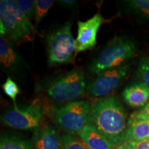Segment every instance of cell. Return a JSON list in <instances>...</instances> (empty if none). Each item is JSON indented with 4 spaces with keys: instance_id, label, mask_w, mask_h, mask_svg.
<instances>
[{
    "instance_id": "1",
    "label": "cell",
    "mask_w": 149,
    "mask_h": 149,
    "mask_svg": "<svg viewBox=\"0 0 149 149\" xmlns=\"http://www.w3.org/2000/svg\"><path fill=\"white\" fill-rule=\"evenodd\" d=\"M126 120V112L117 97L100 98L91 104L89 123L95 126L112 147L127 141Z\"/></svg>"
},
{
    "instance_id": "2",
    "label": "cell",
    "mask_w": 149,
    "mask_h": 149,
    "mask_svg": "<svg viewBox=\"0 0 149 149\" xmlns=\"http://www.w3.org/2000/svg\"><path fill=\"white\" fill-rule=\"evenodd\" d=\"M86 86L83 70L73 69L48 79L44 85V92L54 102L68 103L82 96Z\"/></svg>"
},
{
    "instance_id": "3",
    "label": "cell",
    "mask_w": 149,
    "mask_h": 149,
    "mask_svg": "<svg viewBox=\"0 0 149 149\" xmlns=\"http://www.w3.org/2000/svg\"><path fill=\"white\" fill-rule=\"evenodd\" d=\"M137 55L133 41L124 37H115L111 41L89 66L90 71L97 74L104 70L124 64Z\"/></svg>"
},
{
    "instance_id": "4",
    "label": "cell",
    "mask_w": 149,
    "mask_h": 149,
    "mask_svg": "<svg viewBox=\"0 0 149 149\" xmlns=\"http://www.w3.org/2000/svg\"><path fill=\"white\" fill-rule=\"evenodd\" d=\"M71 22L46 35L48 63L57 66L71 62L76 53L75 40L71 33Z\"/></svg>"
},
{
    "instance_id": "5",
    "label": "cell",
    "mask_w": 149,
    "mask_h": 149,
    "mask_svg": "<svg viewBox=\"0 0 149 149\" xmlns=\"http://www.w3.org/2000/svg\"><path fill=\"white\" fill-rule=\"evenodd\" d=\"M0 19L5 24L7 35L14 42L30 38L36 31L31 20L13 0L0 1Z\"/></svg>"
},
{
    "instance_id": "6",
    "label": "cell",
    "mask_w": 149,
    "mask_h": 149,
    "mask_svg": "<svg viewBox=\"0 0 149 149\" xmlns=\"http://www.w3.org/2000/svg\"><path fill=\"white\" fill-rule=\"evenodd\" d=\"M91 104L88 100L68 102L53 109L56 124L68 133L77 134L89 123Z\"/></svg>"
},
{
    "instance_id": "7",
    "label": "cell",
    "mask_w": 149,
    "mask_h": 149,
    "mask_svg": "<svg viewBox=\"0 0 149 149\" xmlns=\"http://www.w3.org/2000/svg\"><path fill=\"white\" fill-rule=\"evenodd\" d=\"M45 110L42 106L33 104L7 111L1 116V122L8 127L35 131L41 126Z\"/></svg>"
},
{
    "instance_id": "8",
    "label": "cell",
    "mask_w": 149,
    "mask_h": 149,
    "mask_svg": "<svg viewBox=\"0 0 149 149\" xmlns=\"http://www.w3.org/2000/svg\"><path fill=\"white\" fill-rule=\"evenodd\" d=\"M130 70V64H124L104 70L87 84L86 93L95 97H105L118 87Z\"/></svg>"
},
{
    "instance_id": "9",
    "label": "cell",
    "mask_w": 149,
    "mask_h": 149,
    "mask_svg": "<svg viewBox=\"0 0 149 149\" xmlns=\"http://www.w3.org/2000/svg\"><path fill=\"white\" fill-rule=\"evenodd\" d=\"M109 20L104 18L100 12L85 22L78 21L77 35L75 40L76 53H81L95 47L97 35L102 24L107 23Z\"/></svg>"
},
{
    "instance_id": "10",
    "label": "cell",
    "mask_w": 149,
    "mask_h": 149,
    "mask_svg": "<svg viewBox=\"0 0 149 149\" xmlns=\"http://www.w3.org/2000/svg\"><path fill=\"white\" fill-rule=\"evenodd\" d=\"M34 149H62L61 138L51 126H41L33 135Z\"/></svg>"
},
{
    "instance_id": "11",
    "label": "cell",
    "mask_w": 149,
    "mask_h": 149,
    "mask_svg": "<svg viewBox=\"0 0 149 149\" xmlns=\"http://www.w3.org/2000/svg\"><path fill=\"white\" fill-rule=\"evenodd\" d=\"M123 99L132 108L144 107L149 100V88L142 82L128 86L122 93Z\"/></svg>"
},
{
    "instance_id": "12",
    "label": "cell",
    "mask_w": 149,
    "mask_h": 149,
    "mask_svg": "<svg viewBox=\"0 0 149 149\" xmlns=\"http://www.w3.org/2000/svg\"><path fill=\"white\" fill-rule=\"evenodd\" d=\"M126 140H149V121L141 118L133 113L128 120Z\"/></svg>"
},
{
    "instance_id": "13",
    "label": "cell",
    "mask_w": 149,
    "mask_h": 149,
    "mask_svg": "<svg viewBox=\"0 0 149 149\" xmlns=\"http://www.w3.org/2000/svg\"><path fill=\"white\" fill-rule=\"evenodd\" d=\"M77 135L90 149H111L107 139L95 126L88 123Z\"/></svg>"
},
{
    "instance_id": "14",
    "label": "cell",
    "mask_w": 149,
    "mask_h": 149,
    "mask_svg": "<svg viewBox=\"0 0 149 149\" xmlns=\"http://www.w3.org/2000/svg\"><path fill=\"white\" fill-rule=\"evenodd\" d=\"M0 61L7 70H15L22 64L21 57L5 36L0 37Z\"/></svg>"
},
{
    "instance_id": "15",
    "label": "cell",
    "mask_w": 149,
    "mask_h": 149,
    "mask_svg": "<svg viewBox=\"0 0 149 149\" xmlns=\"http://www.w3.org/2000/svg\"><path fill=\"white\" fill-rule=\"evenodd\" d=\"M0 149H34L29 141L13 135H2L0 139Z\"/></svg>"
},
{
    "instance_id": "16",
    "label": "cell",
    "mask_w": 149,
    "mask_h": 149,
    "mask_svg": "<svg viewBox=\"0 0 149 149\" xmlns=\"http://www.w3.org/2000/svg\"><path fill=\"white\" fill-rule=\"evenodd\" d=\"M62 149H90L79 137L71 133H65L61 137Z\"/></svg>"
},
{
    "instance_id": "17",
    "label": "cell",
    "mask_w": 149,
    "mask_h": 149,
    "mask_svg": "<svg viewBox=\"0 0 149 149\" xmlns=\"http://www.w3.org/2000/svg\"><path fill=\"white\" fill-rule=\"evenodd\" d=\"M127 4L130 10L137 15L149 19V0H130Z\"/></svg>"
},
{
    "instance_id": "18",
    "label": "cell",
    "mask_w": 149,
    "mask_h": 149,
    "mask_svg": "<svg viewBox=\"0 0 149 149\" xmlns=\"http://www.w3.org/2000/svg\"><path fill=\"white\" fill-rule=\"evenodd\" d=\"M53 0H36L35 1V26H37L42 19L46 15L48 10L54 4Z\"/></svg>"
},
{
    "instance_id": "19",
    "label": "cell",
    "mask_w": 149,
    "mask_h": 149,
    "mask_svg": "<svg viewBox=\"0 0 149 149\" xmlns=\"http://www.w3.org/2000/svg\"><path fill=\"white\" fill-rule=\"evenodd\" d=\"M137 76L141 82L149 88V56L140 58L137 69Z\"/></svg>"
},
{
    "instance_id": "20",
    "label": "cell",
    "mask_w": 149,
    "mask_h": 149,
    "mask_svg": "<svg viewBox=\"0 0 149 149\" xmlns=\"http://www.w3.org/2000/svg\"><path fill=\"white\" fill-rule=\"evenodd\" d=\"M1 87H2L3 92L6 93V95L13 100L14 103V108H17L18 107L16 104V98L17 96L19 94L20 91L17 84L8 76L5 82L1 86Z\"/></svg>"
},
{
    "instance_id": "21",
    "label": "cell",
    "mask_w": 149,
    "mask_h": 149,
    "mask_svg": "<svg viewBox=\"0 0 149 149\" xmlns=\"http://www.w3.org/2000/svg\"><path fill=\"white\" fill-rule=\"evenodd\" d=\"M16 2L27 17L31 20L35 17V1L33 0H15Z\"/></svg>"
},
{
    "instance_id": "22",
    "label": "cell",
    "mask_w": 149,
    "mask_h": 149,
    "mask_svg": "<svg viewBox=\"0 0 149 149\" xmlns=\"http://www.w3.org/2000/svg\"><path fill=\"white\" fill-rule=\"evenodd\" d=\"M125 144L128 149H149V140L127 141L125 142Z\"/></svg>"
},
{
    "instance_id": "23",
    "label": "cell",
    "mask_w": 149,
    "mask_h": 149,
    "mask_svg": "<svg viewBox=\"0 0 149 149\" xmlns=\"http://www.w3.org/2000/svg\"><path fill=\"white\" fill-rule=\"evenodd\" d=\"M135 113L138 117L149 121V102L140 110Z\"/></svg>"
},
{
    "instance_id": "24",
    "label": "cell",
    "mask_w": 149,
    "mask_h": 149,
    "mask_svg": "<svg viewBox=\"0 0 149 149\" xmlns=\"http://www.w3.org/2000/svg\"><path fill=\"white\" fill-rule=\"evenodd\" d=\"M57 2L63 6L68 7V8H73V7L77 4V1L74 0H59Z\"/></svg>"
},
{
    "instance_id": "25",
    "label": "cell",
    "mask_w": 149,
    "mask_h": 149,
    "mask_svg": "<svg viewBox=\"0 0 149 149\" xmlns=\"http://www.w3.org/2000/svg\"><path fill=\"white\" fill-rule=\"evenodd\" d=\"M0 33H1V36H5L6 35H7L6 28L1 19H0Z\"/></svg>"
},
{
    "instance_id": "26",
    "label": "cell",
    "mask_w": 149,
    "mask_h": 149,
    "mask_svg": "<svg viewBox=\"0 0 149 149\" xmlns=\"http://www.w3.org/2000/svg\"><path fill=\"white\" fill-rule=\"evenodd\" d=\"M111 149H128V148L126 147L125 143H124V144L120 145V146H119L112 147Z\"/></svg>"
}]
</instances>
